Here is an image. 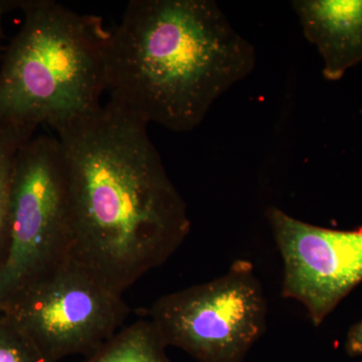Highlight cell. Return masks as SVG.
I'll return each instance as SVG.
<instances>
[{"label": "cell", "instance_id": "obj_9", "mask_svg": "<svg viewBox=\"0 0 362 362\" xmlns=\"http://www.w3.org/2000/svg\"><path fill=\"white\" fill-rule=\"evenodd\" d=\"M165 341L148 318L121 328L82 362H170Z\"/></svg>", "mask_w": 362, "mask_h": 362}, {"label": "cell", "instance_id": "obj_8", "mask_svg": "<svg viewBox=\"0 0 362 362\" xmlns=\"http://www.w3.org/2000/svg\"><path fill=\"white\" fill-rule=\"evenodd\" d=\"M305 39L323 59L326 80L342 78L362 62V0H295Z\"/></svg>", "mask_w": 362, "mask_h": 362}, {"label": "cell", "instance_id": "obj_7", "mask_svg": "<svg viewBox=\"0 0 362 362\" xmlns=\"http://www.w3.org/2000/svg\"><path fill=\"white\" fill-rule=\"evenodd\" d=\"M266 216L284 265L282 296L303 305L318 327L362 282V228L314 226L274 206Z\"/></svg>", "mask_w": 362, "mask_h": 362}, {"label": "cell", "instance_id": "obj_6", "mask_svg": "<svg viewBox=\"0 0 362 362\" xmlns=\"http://www.w3.org/2000/svg\"><path fill=\"white\" fill-rule=\"evenodd\" d=\"M49 362L89 356L121 329L122 298L70 256L2 305Z\"/></svg>", "mask_w": 362, "mask_h": 362}, {"label": "cell", "instance_id": "obj_4", "mask_svg": "<svg viewBox=\"0 0 362 362\" xmlns=\"http://www.w3.org/2000/svg\"><path fill=\"white\" fill-rule=\"evenodd\" d=\"M71 245L65 160L57 137L23 143L14 165L8 239L0 268V306L61 265Z\"/></svg>", "mask_w": 362, "mask_h": 362}, {"label": "cell", "instance_id": "obj_10", "mask_svg": "<svg viewBox=\"0 0 362 362\" xmlns=\"http://www.w3.org/2000/svg\"><path fill=\"white\" fill-rule=\"evenodd\" d=\"M32 138L11 126L0 124V268L6 255L9 202L16 156L21 145Z\"/></svg>", "mask_w": 362, "mask_h": 362}, {"label": "cell", "instance_id": "obj_11", "mask_svg": "<svg viewBox=\"0 0 362 362\" xmlns=\"http://www.w3.org/2000/svg\"><path fill=\"white\" fill-rule=\"evenodd\" d=\"M0 362H49L32 337L0 307Z\"/></svg>", "mask_w": 362, "mask_h": 362}, {"label": "cell", "instance_id": "obj_1", "mask_svg": "<svg viewBox=\"0 0 362 362\" xmlns=\"http://www.w3.org/2000/svg\"><path fill=\"white\" fill-rule=\"evenodd\" d=\"M147 126L108 102L52 127L68 177L70 257L119 294L163 265L192 228Z\"/></svg>", "mask_w": 362, "mask_h": 362}, {"label": "cell", "instance_id": "obj_3", "mask_svg": "<svg viewBox=\"0 0 362 362\" xmlns=\"http://www.w3.org/2000/svg\"><path fill=\"white\" fill-rule=\"evenodd\" d=\"M23 23L0 62V124L33 137L93 113L107 90L109 30L52 0H21Z\"/></svg>", "mask_w": 362, "mask_h": 362}, {"label": "cell", "instance_id": "obj_13", "mask_svg": "<svg viewBox=\"0 0 362 362\" xmlns=\"http://www.w3.org/2000/svg\"><path fill=\"white\" fill-rule=\"evenodd\" d=\"M21 0H0V62H1L2 25L4 18L13 9L20 8Z\"/></svg>", "mask_w": 362, "mask_h": 362}, {"label": "cell", "instance_id": "obj_2", "mask_svg": "<svg viewBox=\"0 0 362 362\" xmlns=\"http://www.w3.org/2000/svg\"><path fill=\"white\" fill-rule=\"evenodd\" d=\"M256 63L213 0H131L107 40L109 102L146 125L190 132Z\"/></svg>", "mask_w": 362, "mask_h": 362}, {"label": "cell", "instance_id": "obj_5", "mask_svg": "<svg viewBox=\"0 0 362 362\" xmlns=\"http://www.w3.org/2000/svg\"><path fill=\"white\" fill-rule=\"evenodd\" d=\"M268 303L251 262L164 295L146 311L168 346L199 362H243L267 328Z\"/></svg>", "mask_w": 362, "mask_h": 362}, {"label": "cell", "instance_id": "obj_12", "mask_svg": "<svg viewBox=\"0 0 362 362\" xmlns=\"http://www.w3.org/2000/svg\"><path fill=\"white\" fill-rule=\"evenodd\" d=\"M345 350L350 356H362V320L350 327L345 341Z\"/></svg>", "mask_w": 362, "mask_h": 362}]
</instances>
